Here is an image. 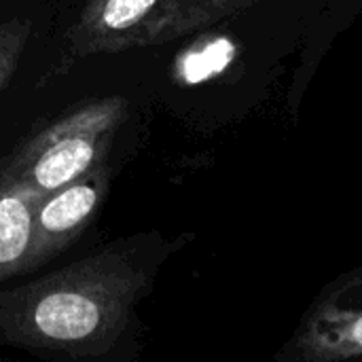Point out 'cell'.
Masks as SVG:
<instances>
[{"label": "cell", "instance_id": "cell-1", "mask_svg": "<svg viewBox=\"0 0 362 362\" xmlns=\"http://www.w3.org/2000/svg\"><path fill=\"white\" fill-rule=\"evenodd\" d=\"M144 284V269L127 252L102 250L0 293V339L36 352L100 356L125 331Z\"/></svg>", "mask_w": 362, "mask_h": 362}, {"label": "cell", "instance_id": "cell-2", "mask_svg": "<svg viewBox=\"0 0 362 362\" xmlns=\"http://www.w3.org/2000/svg\"><path fill=\"white\" fill-rule=\"evenodd\" d=\"M127 117L121 95L91 100L40 129L0 161V180L19 187L34 202L89 172L106 153Z\"/></svg>", "mask_w": 362, "mask_h": 362}, {"label": "cell", "instance_id": "cell-3", "mask_svg": "<svg viewBox=\"0 0 362 362\" xmlns=\"http://www.w3.org/2000/svg\"><path fill=\"white\" fill-rule=\"evenodd\" d=\"M221 0H87L70 32L78 55L163 45L229 11Z\"/></svg>", "mask_w": 362, "mask_h": 362}, {"label": "cell", "instance_id": "cell-4", "mask_svg": "<svg viewBox=\"0 0 362 362\" xmlns=\"http://www.w3.org/2000/svg\"><path fill=\"white\" fill-rule=\"evenodd\" d=\"M361 356L362 267H358L322 291L282 358L327 362Z\"/></svg>", "mask_w": 362, "mask_h": 362}, {"label": "cell", "instance_id": "cell-5", "mask_svg": "<svg viewBox=\"0 0 362 362\" xmlns=\"http://www.w3.org/2000/svg\"><path fill=\"white\" fill-rule=\"evenodd\" d=\"M110 185V168L100 161L83 176L36 202L32 212V242L28 272L64 252L95 218Z\"/></svg>", "mask_w": 362, "mask_h": 362}, {"label": "cell", "instance_id": "cell-6", "mask_svg": "<svg viewBox=\"0 0 362 362\" xmlns=\"http://www.w3.org/2000/svg\"><path fill=\"white\" fill-rule=\"evenodd\" d=\"M34 206L19 187L0 180V282L28 274Z\"/></svg>", "mask_w": 362, "mask_h": 362}, {"label": "cell", "instance_id": "cell-7", "mask_svg": "<svg viewBox=\"0 0 362 362\" xmlns=\"http://www.w3.org/2000/svg\"><path fill=\"white\" fill-rule=\"evenodd\" d=\"M235 42L227 36L210 38L202 45L185 51L176 64V76L187 85L204 83L212 76L223 74L235 59Z\"/></svg>", "mask_w": 362, "mask_h": 362}, {"label": "cell", "instance_id": "cell-8", "mask_svg": "<svg viewBox=\"0 0 362 362\" xmlns=\"http://www.w3.org/2000/svg\"><path fill=\"white\" fill-rule=\"evenodd\" d=\"M32 25L25 19H0V91L15 72Z\"/></svg>", "mask_w": 362, "mask_h": 362}, {"label": "cell", "instance_id": "cell-9", "mask_svg": "<svg viewBox=\"0 0 362 362\" xmlns=\"http://www.w3.org/2000/svg\"><path fill=\"white\" fill-rule=\"evenodd\" d=\"M221 2H225V0H221ZM227 4H229V2H227Z\"/></svg>", "mask_w": 362, "mask_h": 362}]
</instances>
